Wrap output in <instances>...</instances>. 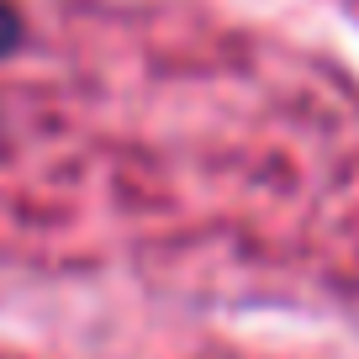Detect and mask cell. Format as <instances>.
<instances>
[{
	"label": "cell",
	"instance_id": "obj_1",
	"mask_svg": "<svg viewBox=\"0 0 359 359\" xmlns=\"http://www.w3.org/2000/svg\"><path fill=\"white\" fill-rule=\"evenodd\" d=\"M16 43H22V16H16L11 6L0 0V53H11Z\"/></svg>",
	"mask_w": 359,
	"mask_h": 359
}]
</instances>
